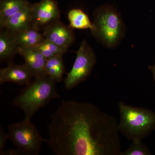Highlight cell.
I'll use <instances>...</instances> for the list:
<instances>
[{"label": "cell", "instance_id": "6da1fadb", "mask_svg": "<svg viewBox=\"0 0 155 155\" xmlns=\"http://www.w3.org/2000/svg\"><path fill=\"white\" fill-rule=\"evenodd\" d=\"M118 124L91 103L63 101L51 116L46 141L57 155H120Z\"/></svg>", "mask_w": 155, "mask_h": 155}, {"label": "cell", "instance_id": "7a4b0ae2", "mask_svg": "<svg viewBox=\"0 0 155 155\" xmlns=\"http://www.w3.org/2000/svg\"><path fill=\"white\" fill-rule=\"evenodd\" d=\"M35 78L13 102L14 106L24 112L26 119H31L38 111L59 97L56 82L49 76L46 75Z\"/></svg>", "mask_w": 155, "mask_h": 155}, {"label": "cell", "instance_id": "3957f363", "mask_svg": "<svg viewBox=\"0 0 155 155\" xmlns=\"http://www.w3.org/2000/svg\"><path fill=\"white\" fill-rule=\"evenodd\" d=\"M120 119L119 132L129 140H142L155 130V112L120 102L118 104Z\"/></svg>", "mask_w": 155, "mask_h": 155}, {"label": "cell", "instance_id": "277c9868", "mask_svg": "<svg viewBox=\"0 0 155 155\" xmlns=\"http://www.w3.org/2000/svg\"><path fill=\"white\" fill-rule=\"evenodd\" d=\"M92 34L107 47H116L125 33V24L116 9L109 6L100 7L95 11Z\"/></svg>", "mask_w": 155, "mask_h": 155}, {"label": "cell", "instance_id": "5b68a950", "mask_svg": "<svg viewBox=\"0 0 155 155\" xmlns=\"http://www.w3.org/2000/svg\"><path fill=\"white\" fill-rule=\"evenodd\" d=\"M9 140L13 143L21 155H37L39 153L44 140L31 119L25 118L9 126Z\"/></svg>", "mask_w": 155, "mask_h": 155}, {"label": "cell", "instance_id": "8992f818", "mask_svg": "<svg viewBox=\"0 0 155 155\" xmlns=\"http://www.w3.org/2000/svg\"><path fill=\"white\" fill-rule=\"evenodd\" d=\"M96 63L94 51L85 40L81 42L76 52L75 62L64 80L67 89L70 90L84 81L91 74Z\"/></svg>", "mask_w": 155, "mask_h": 155}, {"label": "cell", "instance_id": "52a82bcc", "mask_svg": "<svg viewBox=\"0 0 155 155\" xmlns=\"http://www.w3.org/2000/svg\"><path fill=\"white\" fill-rule=\"evenodd\" d=\"M61 13L54 0H42L31 5L32 26L40 30L60 20Z\"/></svg>", "mask_w": 155, "mask_h": 155}, {"label": "cell", "instance_id": "ba28073f", "mask_svg": "<svg viewBox=\"0 0 155 155\" xmlns=\"http://www.w3.org/2000/svg\"><path fill=\"white\" fill-rule=\"evenodd\" d=\"M45 39L59 46L68 49L75 41L73 28L65 25L60 20L53 22L43 29Z\"/></svg>", "mask_w": 155, "mask_h": 155}, {"label": "cell", "instance_id": "9c48e42d", "mask_svg": "<svg viewBox=\"0 0 155 155\" xmlns=\"http://www.w3.org/2000/svg\"><path fill=\"white\" fill-rule=\"evenodd\" d=\"M34 77L32 73L25 64L18 65L11 62L5 68L0 69V84L6 82L28 85Z\"/></svg>", "mask_w": 155, "mask_h": 155}, {"label": "cell", "instance_id": "30bf717a", "mask_svg": "<svg viewBox=\"0 0 155 155\" xmlns=\"http://www.w3.org/2000/svg\"><path fill=\"white\" fill-rule=\"evenodd\" d=\"M19 54L24 58V64L30 70L34 77L47 75L45 69L46 59L36 49L19 47Z\"/></svg>", "mask_w": 155, "mask_h": 155}, {"label": "cell", "instance_id": "8fae6325", "mask_svg": "<svg viewBox=\"0 0 155 155\" xmlns=\"http://www.w3.org/2000/svg\"><path fill=\"white\" fill-rule=\"evenodd\" d=\"M1 28L17 34L32 26L31 5L29 4L25 8L11 16L0 25Z\"/></svg>", "mask_w": 155, "mask_h": 155}, {"label": "cell", "instance_id": "7c38bea8", "mask_svg": "<svg viewBox=\"0 0 155 155\" xmlns=\"http://www.w3.org/2000/svg\"><path fill=\"white\" fill-rule=\"evenodd\" d=\"M19 46L16 34L1 28L0 31V60L9 63L14 56L19 54Z\"/></svg>", "mask_w": 155, "mask_h": 155}, {"label": "cell", "instance_id": "4fadbf2b", "mask_svg": "<svg viewBox=\"0 0 155 155\" xmlns=\"http://www.w3.org/2000/svg\"><path fill=\"white\" fill-rule=\"evenodd\" d=\"M33 26L17 34V41L19 47L35 48L45 40L42 33Z\"/></svg>", "mask_w": 155, "mask_h": 155}, {"label": "cell", "instance_id": "5bb4252c", "mask_svg": "<svg viewBox=\"0 0 155 155\" xmlns=\"http://www.w3.org/2000/svg\"><path fill=\"white\" fill-rule=\"evenodd\" d=\"M29 5L26 0H1L0 25Z\"/></svg>", "mask_w": 155, "mask_h": 155}, {"label": "cell", "instance_id": "9a60e30c", "mask_svg": "<svg viewBox=\"0 0 155 155\" xmlns=\"http://www.w3.org/2000/svg\"><path fill=\"white\" fill-rule=\"evenodd\" d=\"M69 26L73 29H89L91 31L94 28L93 22L89 17L82 10L78 8L72 9L68 14Z\"/></svg>", "mask_w": 155, "mask_h": 155}, {"label": "cell", "instance_id": "2e32d148", "mask_svg": "<svg viewBox=\"0 0 155 155\" xmlns=\"http://www.w3.org/2000/svg\"><path fill=\"white\" fill-rule=\"evenodd\" d=\"M45 72L54 81L61 82L65 72L63 56H57L47 59L46 62Z\"/></svg>", "mask_w": 155, "mask_h": 155}, {"label": "cell", "instance_id": "e0dca14e", "mask_svg": "<svg viewBox=\"0 0 155 155\" xmlns=\"http://www.w3.org/2000/svg\"><path fill=\"white\" fill-rule=\"evenodd\" d=\"M35 48L41 53L46 60L57 56H63L67 52L68 49L61 47L45 39Z\"/></svg>", "mask_w": 155, "mask_h": 155}, {"label": "cell", "instance_id": "ac0fdd59", "mask_svg": "<svg viewBox=\"0 0 155 155\" xmlns=\"http://www.w3.org/2000/svg\"><path fill=\"white\" fill-rule=\"evenodd\" d=\"M152 153L148 148L142 142L141 140L135 139L124 151L121 152L120 155H151Z\"/></svg>", "mask_w": 155, "mask_h": 155}, {"label": "cell", "instance_id": "d6986e66", "mask_svg": "<svg viewBox=\"0 0 155 155\" xmlns=\"http://www.w3.org/2000/svg\"><path fill=\"white\" fill-rule=\"evenodd\" d=\"M8 140H9L8 134L5 132L3 127L1 126V129H0V151L4 150Z\"/></svg>", "mask_w": 155, "mask_h": 155}, {"label": "cell", "instance_id": "ffe728a7", "mask_svg": "<svg viewBox=\"0 0 155 155\" xmlns=\"http://www.w3.org/2000/svg\"><path fill=\"white\" fill-rule=\"evenodd\" d=\"M0 154L2 155H21V153L17 149H8L3 150L0 151Z\"/></svg>", "mask_w": 155, "mask_h": 155}, {"label": "cell", "instance_id": "44dd1931", "mask_svg": "<svg viewBox=\"0 0 155 155\" xmlns=\"http://www.w3.org/2000/svg\"><path fill=\"white\" fill-rule=\"evenodd\" d=\"M148 69L152 73L153 78L155 83V64L153 65H150L148 67Z\"/></svg>", "mask_w": 155, "mask_h": 155}]
</instances>
